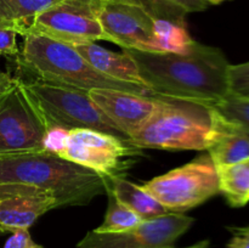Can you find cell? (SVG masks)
<instances>
[{"label":"cell","mask_w":249,"mask_h":248,"mask_svg":"<svg viewBox=\"0 0 249 248\" xmlns=\"http://www.w3.org/2000/svg\"><path fill=\"white\" fill-rule=\"evenodd\" d=\"M123 51L135 61L146 87L157 95L214 105L230 94V63L220 49L194 40L180 53Z\"/></svg>","instance_id":"6da1fadb"},{"label":"cell","mask_w":249,"mask_h":248,"mask_svg":"<svg viewBox=\"0 0 249 248\" xmlns=\"http://www.w3.org/2000/svg\"><path fill=\"white\" fill-rule=\"evenodd\" d=\"M0 185L43 190L53 195L57 208L85 206L106 194L104 175L48 151L0 157Z\"/></svg>","instance_id":"7a4b0ae2"},{"label":"cell","mask_w":249,"mask_h":248,"mask_svg":"<svg viewBox=\"0 0 249 248\" xmlns=\"http://www.w3.org/2000/svg\"><path fill=\"white\" fill-rule=\"evenodd\" d=\"M18 57L16 77L32 78L50 84L65 85L90 91L92 89H114L142 96H160L145 85L121 82L97 72L74 46L60 43L38 34L27 33Z\"/></svg>","instance_id":"3957f363"},{"label":"cell","mask_w":249,"mask_h":248,"mask_svg":"<svg viewBox=\"0 0 249 248\" xmlns=\"http://www.w3.org/2000/svg\"><path fill=\"white\" fill-rule=\"evenodd\" d=\"M216 116V109L206 102L160 95L153 113L130 136V142L141 150L207 151Z\"/></svg>","instance_id":"277c9868"},{"label":"cell","mask_w":249,"mask_h":248,"mask_svg":"<svg viewBox=\"0 0 249 248\" xmlns=\"http://www.w3.org/2000/svg\"><path fill=\"white\" fill-rule=\"evenodd\" d=\"M16 78L39 109L48 128L91 129L130 142L128 136L97 108L89 91L32 78Z\"/></svg>","instance_id":"5b68a950"},{"label":"cell","mask_w":249,"mask_h":248,"mask_svg":"<svg viewBox=\"0 0 249 248\" xmlns=\"http://www.w3.org/2000/svg\"><path fill=\"white\" fill-rule=\"evenodd\" d=\"M141 186L169 213H185L219 194L216 168L208 153Z\"/></svg>","instance_id":"8992f818"},{"label":"cell","mask_w":249,"mask_h":248,"mask_svg":"<svg viewBox=\"0 0 249 248\" xmlns=\"http://www.w3.org/2000/svg\"><path fill=\"white\" fill-rule=\"evenodd\" d=\"M48 125L31 97L17 84L0 96V157L41 152Z\"/></svg>","instance_id":"52a82bcc"},{"label":"cell","mask_w":249,"mask_h":248,"mask_svg":"<svg viewBox=\"0 0 249 248\" xmlns=\"http://www.w3.org/2000/svg\"><path fill=\"white\" fill-rule=\"evenodd\" d=\"M27 33L73 46L105 40L104 31L97 18L96 0H58L36 15L19 35Z\"/></svg>","instance_id":"ba28073f"},{"label":"cell","mask_w":249,"mask_h":248,"mask_svg":"<svg viewBox=\"0 0 249 248\" xmlns=\"http://www.w3.org/2000/svg\"><path fill=\"white\" fill-rule=\"evenodd\" d=\"M141 155V148L117 136L91 129L68 131L58 156L83 165L104 177H123L130 167V157Z\"/></svg>","instance_id":"9c48e42d"},{"label":"cell","mask_w":249,"mask_h":248,"mask_svg":"<svg viewBox=\"0 0 249 248\" xmlns=\"http://www.w3.org/2000/svg\"><path fill=\"white\" fill-rule=\"evenodd\" d=\"M194 221L192 216L184 213H168L142 221L138 228L125 232L106 233L92 230L75 248H172Z\"/></svg>","instance_id":"30bf717a"},{"label":"cell","mask_w":249,"mask_h":248,"mask_svg":"<svg viewBox=\"0 0 249 248\" xmlns=\"http://www.w3.org/2000/svg\"><path fill=\"white\" fill-rule=\"evenodd\" d=\"M96 12L105 40L122 49L160 53L155 33L156 18L142 7L113 0H96Z\"/></svg>","instance_id":"8fae6325"},{"label":"cell","mask_w":249,"mask_h":248,"mask_svg":"<svg viewBox=\"0 0 249 248\" xmlns=\"http://www.w3.org/2000/svg\"><path fill=\"white\" fill-rule=\"evenodd\" d=\"M55 208L56 199L49 192L28 185H0V226L6 232L29 229Z\"/></svg>","instance_id":"7c38bea8"},{"label":"cell","mask_w":249,"mask_h":248,"mask_svg":"<svg viewBox=\"0 0 249 248\" xmlns=\"http://www.w3.org/2000/svg\"><path fill=\"white\" fill-rule=\"evenodd\" d=\"M90 99L97 108L130 140L147 122L157 105V97L142 96L114 89H92Z\"/></svg>","instance_id":"4fadbf2b"},{"label":"cell","mask_w":249,"mask_h":248,"mask_svg":"<svg viewBox=\"0 0 249 248\" xmlns=\"http://www.w3.org/2000/svg\"><path fill=\"white\" fill-rule=\"evenodd\" d=\"M207 151L215 167L246 159L249 158V133L218 112L213 138Z\"/></svg>","instance_id":"5bb4252c"},{"label":"cell","mask_w":249,"mask_h":248,"mask_svg":"<svg viewBox=\"0 0 249 248\" xmlns=\"http://www.w3.org/2000/svg\"><path fill=\"white\" fill-rule=\"evenodd\" d=\"M74 49L97 72L121 82L145 85L135 61L124 51L114 53L95 43L78 44L74 45Z\"/></svg>","instance_id":"9a60e30c"},{"label":"cell","mask_w":249,"mask_h":248,"mask_svg":"<svg viewBox=\"0 0 249 248\" xmlns=\"http://www.w3.org/2000/svg\"><path fill=\"white\" fill-rule=\"evenodd\" d=\"M105 179L106 187L111 190L114 197L142 221L152 220L169 213L141 185L133 184L123 177H105Z\"/></svg>","instance_id":"2e32d148"},{"label":"cell","mask_w":249,"mask_h":248,"mask_svg":"<svg viewBox=\"0 0 249 248\" xmlns=\"http://www.w3.org/2000/svg\"><path fill=\"white\" fill-rule=\"evenodd\" d=\"M219 194L225 197L229 206L241 208L249 203V158L218 165Z\"/></svg>","instance_id":"e0dca14e"},{"label":"cell","mask_w":249,"mask_h":248,"mask_svg":"<svg viewBox=\"0 0 249 248\" xmlns=\"http://www.w3.org/2000/svg\"><path fill=\"white\" fill-rule=\"evenodd\" d=\"M58 0H0V23L15 26L17 34L38 14Z\"/></svg>","instance_id":"ac0fdd59"},{"label":"cell","mask_w":249,"mask_h":248,"mask_svg":"<svg viewBox=\"0 0 249 248\" xmlns=\"http://www.w3.org/2000/svg\"><path fill=\"white\" fill-rule=\"evenodd\" d=\"M106 195L108 197L106 216H105L104 223L99 228L95 229V231L106 233L125 232V231H130L138 228L142 223L139 215H136L133 211L122 204L114 197L108 187H106Z\"/></svg>","instance_id":"d6986e66"},{"label":"cell","mask_w":249,"mask_h":248,"mask_svg":"<svg viewBox=\"0 0 249 248\" xmlns=\"http://www.w3.org/2000/svg\"><path fill=\"white\" fill-rule=\"evenodd\" d=\"M155 33L160 53H185L194 41L186 27L164 19H156Z\"/></svg>","instance_id":"ffe728a7"},{"label":"cell","mask_w":249,"mask_h":248,"mask_svg":"<svg viewBox=\"0 0 249 248\" xmlns=\"http://www.w3.org/2000/svg\"><path fill=\"white\" fill-rule=\"evenodd\" d=\"M113 1L128 2V4L138 5L148 12L153 18L164 19L173 22L179 26L186 27L187 11L174 4L170 0H113Z\"/></svg>","instance_id":"44dd1931"},{"label":"cell","mask_w":249,"mask_h":248,"mask_svg":"<svg viewBox=\"0 0 249 248\" xmlns=\"http://www.w3.org/2000/svg\"><path fill=\"white\" fill-rule=\"evenodd\" d=\"M219 113L229 121L242 126L249 133V99L229 94L221 101L212 105Z\"/></svg>","instance_id":"7402d4cb"},{"label":"cell","mask_w":249,"mask_h":248,"mask_svg":"<svg viewBox=\"0 0 249 248\" xmlns=\"http://www.w3.org/2000/svg\"><path fill=\"white\" fill-rule=\"evenodd\" d=\"M229 90L230 94L249 99V61L238 65H230Z\"/></svg>","instance_id":"603a6c76"},{"label":"cell","mask_w":249,"mask_h":248,"mask_svg":"<svg viewBox=\"0 0 249 248\" xmlns=\"http://www.w3.org/2000/svg\"><path fill=\"white\" fill-rule=\"evenodd\" d=\"M17 31L15 26L9 23H0V56L16 58L21 50L16 43Z\"/></svg>","instance_id":"cb8c5ba5"},{"label":"cell","mask_w":249,"mask_h":248,"mask_svg":"<svg viewBox=\"0 0 249 248\" xmlns=\"http://www.w3.org/2000/svg\"><path fill=\"white\" fill-rule=\"evenodd\" d=\"M4 248H34L36 243L32 240L28 229H18L11 232Z\"/></svg>","instance_id":"d4e9b609"},{"label":"cell","mask_w":249,"mask_h":248,"mask_svg":"<svg viewBox=\"0 0 249 248\" xmlns=\"http://www.w3.org/2000/svg\"><path fill=\"white\" fill-rule=\"evenodd\" d=\"M232 237L228 243V248H249V226L229 228Z\"/></svg>","instance_id":"484cf974"},{"label":"cell","mask_w":249,"mask_h":248,"mask_svg":"<svg viewBox=\"0 0 249 248\" xmlns=\"http://www.w3.org/2000/svg\"><path fill=\"white\" fill-rule=\"evenodd\" d=\"M174 4L179 5L180 7H182L184 10H186L187 14L190 12H199L203 11L208 7V2H206L204 0H170Z\"/></svg>","instance_id":"4316f807"},{"label":"cell","mask_w":249,"mask_h":248,"mask_svg":"<svg viewBox=\"0 0 249 248\" xmlns=\"http://www.w3.org/2000/svg\"><path fill=\"white\" fill-rule=\"evenodd\" d=\"M16 84V77H12L9 72H2V71H0V96L9 92Z\"/></svg>","instance_id":"83f0119b"},{"label":"cell","mask_w":249,"mask_h":248,"mask_svg":"<svg viewBox=\"0 0 249 248\" xmlns=\"http://www.w3.org/2000/svg\"><path fill=\"white\" fill-rule=\"evenodd\" d=\"M211 246V242L208 240H203V241H199V242L195 243V245L189 246V247H184V248H208ZM175 248V247H172Z\"/></svg>","instance_id":"f1b7e54d"},{"label":"cell","mask_w":249,"mask_h":248,"mask_svg":"<svg viewBox=\"0 0 249 248\" xmlns=\"http://www.w3.org/2000/svg\"><path fill=\"white\" fill-rule=\"evenodd\" d=\"M206 2H208V4H212V5H218V4H221V2L226 1V0H204Z\"/></svg>","instance_id":"f546056e"},{"label":"cell","mask_w":249,"mask_h":248,"mask_svg":"<svg viewBox=\"0 0 249 248\" xmlns=\"http://www.w3.org/2000/svg\"><path fill=\"white\" fill-rule=\"evenodd\" d=\"M4 233H6V231H5L4 229H2L1 226H0V236H1V235H4Z\"/></svg>","instance_id":"4dcf8cb0"},{"label":"cell","mask_w":249,"mask_h":248,"mask_svg":"<svg viewBox=\"0 0 249 248\" xmlns=\"http://www.w3.org/2000/svg\"><path fill=\"white\" fill-rule=\"evenodd\" d=\"M34 248H43V247H41V246H40V245H36V247H34Z\"/></svg>","instance_id":"1f68e13d"}]
</instances>
